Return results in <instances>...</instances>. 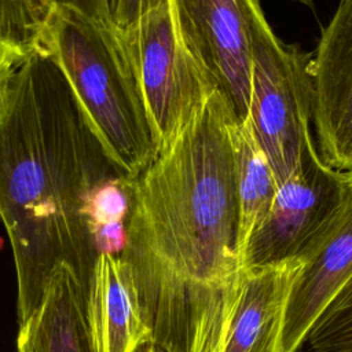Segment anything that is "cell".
I'll return each instance as SVG.
<instances>
[{
	"label": "cell",
	"mask_w": 352,
	"mask_h": 352,
	"mask_svg": "<svg viewBox=\"0 0 352 352\" xmlns=\"http://www.w3.org/2000/svg\"><path fill=\"white\" fill-rule=\"evenodd\" d=\"M37 51L60 69L107 153L136 179L157 157V147L118 26L59 1Z\"/></svg>",
	"instance_id": "obj_3"
},
{
	"label": "cell",
	"mask_w": 352,
	"mask_h": 352,
	"mask_svg": "<svg viewBox=\"0 0 352 352\" xmlns=\"http://www.w3.org/2000/svg\"><path fill=\"white\" fill-rule=\"evenodd\" d=\"M344 190L345 172L324 164L312 148L298 172L279 184L268 213L243 249L242 270L301 260L337 212Z\"/></svg>",
	"instance_id": "obj_6"
},
{
	"label": "cell",
	"mask_w": 352,
	"mask_h": 352,
	"mask_svg": "<svg viewBox=\"0 0 352 352\" xmlns=\"http://www.w3.org/2000/svg\"><path fill=\"white\" fill-rule=\"evenodd\" d=\"M304 344L307 352L352 351V276L318 316Z\"/></svg>",
	"instance_id": "obj_14"
},
{
	"label": "cell",
	"mask_w": 352,
	"mask_h": 352,
	"mask_svg": "<svg viewBox=\"0 0 352 352\" xmlns=\"http://www.w3.org/2000/svg\"><path fill=\"white\" fill-rule=\"evenodd\" d=\"M292 286L279 352H297L318 316L352 276V170L345 172L342 201L300 260Z\"/></svg>",
	"instance_id": "obj_8"
},
{
	"label": "cell",
	"mask_w": 352,
	"mask_h": 352,
	"mask_svg": "<svg viewBox=\"0 0 352 352\" xmlns=\"http://www.w3.org/2000/svg\"><path fill=\"white\" fill-rule=\"evenodd\" d=\"M25 352H95L87 320V292L67 265H60L38 311L19 327Z\"/></svg>",
	"instance_id": "obj_12"
},
{
	"label": "cell",
	"mask_w": 352,
	"mask_h": 352,
	"mask_svg": "<svg viewBox=\"0 0 352 352\" xmlns=\"http://www.w3.org/2000/svg\"><path fill=\"white\" fill-rule=\"evenodd\" d=\"M230 133L236 164L241 258L252 232L268 213L279 184L250 120L241 124L232 120Z\"/></svg>",
	"instance_id": "obj_13"
},
{
	"label": "cell",
	"mask_w": 352,
	"mask_h": 352,
	"mask_svg": "<svg viewBox=\"0 0 352 352\" xmlns=\"http://www.w3.org/2000/svg\"><path fill=\"white\" fill-rule=\"evenodd\" d=\"M133 180L104 148L55 62L30 52L0 104V220L15 263L19 327L38 311L60 265L88 296L98 258L94 210Z\"/></svg>",
	"instance_id": "obj_2"
},
{
	"label": "cell",
	"mask_w": 352,
	"mask_h": 352,
	"mask_svg": "<svg viewBox=\"0 0 352 352\" xmlns=\"http://www.w3.org/2000/svg\"><path fill=\"white\" fill-rule=\"evenodd\" d=\"M232 120L214 91L135 180L121 257L157 352H198L242 271Z\"/></svg>",
	"instance_id": "obj_1"
},
{
	"label": "cell",
	"mask_w": 352,
	"mask_h": 352,
	"mask_svg": "<svg viewBox=\"0 0 352 352\" xmlns=\"http://www.w3.org/2000/svg\"><path fill=\"white\" fill-rule=\"evenodd\" d=\"M87 320L95 352H138L151 344L131 265L121 256H98L87 296Z\"/></svg>",
	"instance_id": "obj_11"
},
{
	"label": "cell",
	"mask_w": 352,
	"mask_h": 352,
	"mask_svg": "<svg viewBox=\"0 0 352 352\" xmlns=\"http://www.w3.org/2000/svg\"><path fill=\"white\" fill-rule=\"evenodd\" d=\"M297 352H307V351H302V349H300V351H297ZM346 352H352V351H346Z\"/></svg>",
	"instance_id": "obj_22"
},
{
	"label": "cell",
	"mask_w": 352,
	"mask_h": 352,
	"mask_svg": "<svg viewBox=\"0 0 352 352\" xmlns=\"http://www.w3.org/2000/svg\"><path fill=\"white\" fill-rule=\"evenodd\" d=\"M165 0H111V12L118 28H125Z\"/></svg>",
	"instance_id": "obj_17"
},
{
	"label": "cell",
	"mask_w": 352,
	"mask_h": 352,
	"mask_svg": "<svg viewBox=\"0 0 352 352\" xmlns=\"http://www.w3.org/2000/svg\"><path fill=\"white\" fill-rule=\"evenodd\" d=\"M1 40H3V38H1Z\"/></svg>",
	"instance_id": "obj_23"
},
{
	"label": "cell",
	"mask_w": 352,
	"mask_h": 352,
	"mask_svg": "<svg viewBox=\"0 0 352 352\" xmlns=\"http://www.w3.org/2000/svg\"><path fill=\"white\" fill-rule=\"evenodd\" d=\"M314 125L319 157L340 172L352 170V0H341L323 29L311 63Z\"/></svg>",
	"instance_id": "obj_9"
},
{
	"label": "cell",
	"mask_w": 352,
	"mask_h": 352,
	"mask_svg": "<svg viewBox=\"0 0 352 352\" xmlns=\"http://www.w3.org/2000/svg\"><path fill=\"white\" fill-rule=\"evenodd\" d=\"M138 352H157V351L154 349V346H153L151 344H146V345H143Z\"/></svg>",
	"instance_id": "obj_19"
},
{
	"label": "cell",
	"mask_w": 352,
	"mask_h": 352,
	"mask_svg": "<svg viewBox=\"0 0 352 352\" xmlns=\"http://www.w3.org/2000/svg\"><path fill=\"white\" fill-rule=\"evenodd\" d=\"M250 38L249 120L278 184L301 168L315 148L312 54L285 44L270 26L258 0H239Z\"/></svg>",
	"instance_id": "obj_4"
},
{
	"label": "cell",
	"mask_w": 352,
	"mask_h": 352,
	"mask_svg": "<svg viewBox=\"0 0 352 352\" xmlns=\"http://www.w3.org/2000/svg\"><path fill=\"white\" fill-rule=\"evenodd\" d=\"M65 4L74 7L87 16L96 19L107 26H116L113 12H111V0H60Z\"/></svg>",
	"instance_id": "obj_18"
},
{
	"label": "cell",
	"mask_w": 352,
	"mask_h": 352,
	"mask_svg": "<svg viewBox=\"0 0 352 352\" xmlns=\"http://www.w3.org/2000/svg\"><path fill=\"white\" fill-rule=\"evenodd\" d=\"M118 29L158 154L216 89L184 47L170 0Z\"/></svg>",
	"instance_id": "obj_5"
},
{
	"label": "cell",
	"mask_w": 352,
	"mask_h": 352,
	"mask_svg": "<svg viewBox=\"0 0 352 352\" xmlns=\"http://www.w3.org/2000/svg\"><path fill=\"white\" fill-rule=\"evenodd\" d=\"M296 1H300V3H304V4H308V3H311V1H314V0H296Z\"/></svg>",
	"instance_id": "obj_20"
},
{
	"label": "cell",
	"mask_w": 352,
	"mask_h": 352,
	"mask_svg": "<svg viewBox=\"0 0 352 352\" xmlns=\"http://www.w3.org/2000/svg\"><path fill=\"white\" fill-rule=\"evenodd\" d=\"M29 54V51L0 38V104L11 77Z\"/></svg>",
	"instance_id": "obj_16"
},
{
	"label": "cell",
	"mask_w": 352,
	"mask_h": 352,
	"mask_svg": "<svg viewBox=\"0 0 352 352\" xmlns=\"http://www.w3.org/2000/svg\"><path fill=\"white\" fill-rule=\"evenodd\" d=\"M59 1L0 0V38L28 51H34Z\"/></svg>",
	"instance_id": "obj_15"
},
{
	"label": "cell",
	"mask_w": 352,
	"mask_h": 352,
	"mask_svg": "<svg viewBox=\"0 0 352 352\" xmlns=\"http://www.w3.org/2000/svg\"><path fill=\"white\" fill-rule=\"evenodd\" d=\"M300 260L242 270L214 352H279L287 298Z\"/></svg>",
	"instance_id": "obj_10"
},
{
	"label": "cell",
	"mask_w": 352,
	"mask_h": 352,
	"mask_svg": "<svg viewBox=\"0 0 352 352\" xmlns=\"http://www.w3.org/2000/svg\"><path fill=\"white\" fill-rule=\"evenodd\" d=\"M18 352H25V351H23L21 346H18Z\"/></svg>",
	"instance_id": "obj_21"
},
{
	"label": "cell",
	"mask_w": 352,
	"mask_h": 352,
	"mask_svg": "<svg viewBox=\"0 0 352 352\" xmlns=\"http://www.w3.org/2000/svg\"><path fill=\"white\" fill-rule=\"evenodd\" d=\"M184 47L226 100L234 120L250 113L252 58L239 0H170Z\"/></svg>",
	"instance_id": "obj_7"
}]
</instances>
